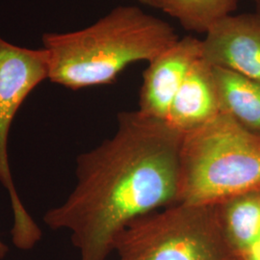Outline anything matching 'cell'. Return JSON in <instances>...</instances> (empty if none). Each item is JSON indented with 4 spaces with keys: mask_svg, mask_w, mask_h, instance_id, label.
<instances>
[{
    "mask_svg": "<svg viewBox=\"0 0 260 260\" xmlns=\"http://www.w3.org/2000/svg\"><path fill=\"white\" fill-rule=\"evenodd\" d=\"M182 136L164 120L121 112L113 136L77 156L75 188L44 223L70 232L80 260L109 259L127 224L177 204Z\"/></svg>",
    "mask_w": 260,
    "mask_h": 260,
    "instance_id": "6da1fadb",
    "label": "cell"
},
{
    "mask_svg": "<svg viewBox=\"0 0 260 260\" xmlns=\"http://www.w3.org/2000/svg\"><path fill=\"white\" fill-rule=\"evenodd\" d=\"M174 28L136 6H118L93 24L45 33L48 80L71 90L108 85L128 66L151 61L177 42Z\"/></svg>",
    "mask_w": 260,
    "mask_h": 260,
    "instance_id": "7a4b0ae2",
    "label": "cell"
},
{
    "mask_svg": "<svg viewBox=\"0 0 260 260\" xmlns=\"http://www.w3.org/2000/svg\"><path fill=\"white\" fill-rule=\"evenodd\" d=\"M260 191V135L220 112L183 133L177 204L218 205Z\"/></svg>",
    "mask_w": 260,
    "mask_h": 260,
    "instance_id": "3957f363",
    "label": "cell"
},
{
    "mask_svg": "<svg viewBox=\"0 0 260 260\" xmlns=\"http://www.w3.org/2000/svg\"><path fill=\"white\" fill-rule=\"evenodd\" d=\"M107 260H242L217 205L175 204L141 216L114 239Z\"/></svg>",
    "mask_w": 260,
    "mask_h": 260,
    "instance_id": "277c9868",
    "label": "cell"
},
{
    "mask_svg": "<svg viewBox=\"0 0 260 260\" xmlns=\"http://www.w3.org/2000/svg\"><path fill=\"white\" fill-rule=\"evenodd\" d=\"M49 75L47 50L19 47L0 37V183L9 196L14 231L31 230L35 220L19 198L10 166L11 126L28 95Z\"/></svg>",
    "mask_w": 260,
    "mask_h": 260,
    "instance_id": "5b68a950",
    "label": "cell"
},
{
    "mask_svg": "<svg viewBox=\"0 0 260 260\" xmlns=\"http://www.w3.org/2000/svg\"><path fill=\"white\" fill-rule=\"evenodd\" d=\"M203 58L260 81V14L230 15L210 28L202 40Z\"/></svg>",
    "mask_w": 260,
    "mask_h": 260,
    "instance_id": "8992f818",
    "label": "cell"
},
{
    "mask_svg": "<svg viewBox=\"0 0 260 260\" xmlns=\"http://www.w3.org/2000/svg\"><path fill=\"white\" fill-rule=\"evenodd\" d=\"M203 58L202 40L178 39L149 62L143 75L139 109L142 114L166 121L168 112L192 66Z\"/></svg>",
    "mask_w": 260,
    "mask_h": 260,
    "instance_id": "52a82bcc",
    "label": "cell"
},
{
    "mask_svg": "<svg viewBox=\"0 0 260 260\" xmlns=\"http://www.w3.org/2000/svg\"><path fill=\"white\" fill-rule=\"evenodd\" d=\"M220 112L213 66L201 58L179 87L166 121L173 128L186 133L204 125Z\"/></svg>",
    "mask_w": 260,
    "mask_h": 260,
    "instance_id": "ba28073f",
    "label": "cell"
},
{
    "mask_svg": "<svg viewBox=\"0 0 260 260\" xmlns=\"http://www.w3.org/2000/svg\"><path fill=\"white\" fill-rule=\"evenodd\" d=\"M213 73L221 112L260 135V81L220 67Z\"/></svg>",
    "mask_w": 260,
    "mask_h": 260,
    "instance_id": "9c48e42d",
    "label": "cell"
},
{
    "mask_svg": "<svg viewBox=\"0 0 260 260\" xmlns=\"http://www.w3.org/2000/svg\"><path fill=\"white\" fill-rule=\"evenodd\" d=\"M217 206L223 231L241 257L260 239V191L233 197Z\"/></svg>",
    "mask_w": 260,
    "mask_h": 260,
    "instance_id": "30bf717a",
    "label": "cell"
},
{
    "mask_svg": "<svg viewBox=\"0 0 260 260\" xmlns=\"http://www.w3.org/2000/svg\"><path fill=\"white\" fill-rule=\"evenodd\" d=\"M236 6L237 0H157L156 9L178 20L186 30L206 34Z\"/></svg>",
    "mask_w": 260,
    "mask_h": 260,
    "instance_id": "8fae6325",
    "label": "cell"
},
{
    "mask_svg": "<svg viewBox=\"0 0 260 260\" xmlns=\"http://www.w3.org/2000/svg\"><path fill=\"white\" fill-rule=\"evenodd\" d=\"M242 260H260V239L241 255Z\"/></svg>",
    "mask_w": 260,
    "mask_h": 260,
    "instance_id": "7c38bea8",
    "label": "cell"
},
{
    "mask_svg": "<svg viewBox=\"0 0 260 260\" xmlns=\"http://www.w3.org/2000/svg\"><path fill=\"white\" fill-rule=\"evenodd\" d=\"M8 252H9L8 246L0 238V260L4 259L8 255Z\"/></svg>",
    "mask_w": 260,
    "mask_h": 260,
    "instance_id": "4fadbf2b",
    "label": "cell"
},
{
    "mask_svg": "<svg viewBox=\"0 0 260 260\" xmlns=\"http://www.w3.org/2000/svg\"><path fill=\"white\" fill-rule=\"evenodd\" d=\"M141 3L145 4V5H149L151 6L153 8L156 7V4H157V0H138Z\"/></svg>",
    "mask_w": 260,
    "mask_h": 260,
    "instance_id": "5bb4252c",
    "label": "cell"
},
{
    "mask_svg": "<svg viewBox=\"0 0 260 260\" xmlns=\"http://www.w3.org/2000/svg\"><path fill=\"white\" fill-rule=\"evenodd\" d=\"M252 2L255 5V9H256L255 12H257V13L260 14V0H252Z\"/></svg>",
    "mask_w": 260,
    "mask_h": 260,
    "instance_id": "9a60e30c",
    "label": "cell"
}]
</instances>
